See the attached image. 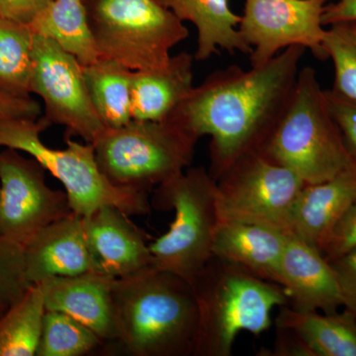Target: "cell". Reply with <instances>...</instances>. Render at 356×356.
Instances as JSON below:
<instances>
[{
	"label": "cell",
	"instance_id": "obj_7",
	"mask_svg": "<svg viewBox=\"0 0 356 356\" xmlns=\"http://www.w3.org/2000/svg\"><path fill=\"white\" fill-rule=\"evenodd\" d=\"M199 139L170 118L105 128L92 143L98 165L118 186L149 191L191 168Z\"/></svg>",
	"mask_w": 356,
	"mask_h": 356
},
{
	"label": "cell",
	"instance_id": "obj_24",
	"mask_svg": "<svg viewBox=\"0 0 356 356\" xmlns=\"http://www.w3.org/2000/svg\"><path fill=\"white\" fill-rule=\"evenodd\" d=\"M46 306L40 284H31L0 316V356H36Z\"/></svg>",
	"mask_w": 356,
	"mask_h": 356
},
{
	"label": "cell",
	"instance_id": "obj_33",
	"mask_svg": "<svg viewBox=\"0 0 356 356\" xmlns=\"http://www.w3.org/2000/svg\"><path fill=\"white\" fill-rule=\"evenodd\" d=\"M42 107L32 97H17L0 90V119H39Z\"/></svg>",
	"mask_w": 356,
	"mask_h": 356
},
{
	"label": "cell",
	"instance_id": "obj_15",
	"mask_svg": "<svg viewBox=\"0 0 356 356\" xmlns=\"http://www.w3.org/2000/svg\"><path fill=\"white\" fill-rule=\"evenodd\" d=\"M116 278L96 271L58 276L38 283L46 310L67 314L102 341H117L114 284Z\"/></svg>",
	"mask_w": 356,
	"mask_h": 356
},
{
	"label": "cell",
	"instance_id": "obj_34",
	"mask_svg": "<svg viewBox=\"0 0 356 356\" xmlns=\"http://www.w3.org/2000/svg\"><path fill=\"white\" fill-rule=\"evenodd\" d=\"M267 356H313L305 343L291 330L276 327V339L273 350L261 351Z\"/></svg>",
	"mask_w": 356,
	"mask_h": 356
},
{
	"label": "cell",
	"instance_id": "obj_37",
	"mask_svg": "<svg viewBox=\"0 0 356 356\" xmlns=\"http://www.w3.org/2000/svg\"><path fill=\"white\" fill-rule=\"evenodd\" d=\"M84 1H88V0H84Z\"/></svg>",
	"mask_w": 356,
	"mask_h": 356
},
{
	"label": "cell",
	"instance_id": "obj_30",
	"mask_svg": "<svg viewBox=\"0 0 356 356\" xmlns=\"http://www.w3.org/2000/svg\"><path fill=\"white\" fill-rule=\"evenodd\" d=\"M325 95L346 149L356 165V102L334 95L330 89H325Z\"/></svg>",
	"mask_w": 356,
	"mask_h": 356
},
{
	"label": "cell",
	"instance_id": "obj_12",
	"mask_svg": "<svg viewBox=\"0 0 356 356\" xmlns=\"http://www.w3.org/2000/svg\"><path fill=\"white\" fill-rule=\"evenodd\" d=\"M330 0H245L241 35L252 48V67H259L293 46L325 60V7Z\"/></svg>",
	"mask_w": 356,
	"mask_h": 356
},
{
	"label": "cell",
	"instance_id": "obj_14",
	"mask_svg": "<svg viewBox=\"0 0 356 356\" xmlns=\"http://www.w3.org/2000/svg\"><path fill=\"white\" fill-rule=\"evenodd\" d=\"M277 284L289 305L300 311L334 313L343 299L331 262L313 245L290 234L281 259Z\"/></svg>",
	"mask_w": 356,
	"mask_h": 356
},
{
	"label": "cell",
	"instance_id": "obj_20",
	"mask_svg": "<svg viewBox=\"0 0 356 356\" xmlns=\"http://www.w3.org/2000/svg\"><path fill=\"white\" fill-rule=\"evenodd\" d=\"M182 22H191L197 30L194 58L208 60L219 50L250 56L252 48L243 40L238 26L241 18L232 10L229 0H159Z\"/></svg>",
	"mask_w": 356,
	"mask_h": 356
},
{
	"label": "cell",
	"instance_id": "obj_29",
	"mask_svg": "<svg viewBox=\"0 0 356 356\" xmlns=\"http://www.w3.org/2000/svg\"><path fill=\"white\" fill-rule=\"evenodd\" d=\"M356 248V197L343 213L327 238L322 254L332 261Z\"/></svg>",
	"mask_w": 356,
	"mask_h": 356
},
{
	"label": "cell",
	"instance_id": "obj_17",
	"mask_svg": "<svg viewBox=\"0 0 356 356\" xmlns=\"http://www.w3.org/2000/svg\"><path fill=\"white\" fill-rule=\"evenodd\" d=\"M290 234L259 222L220 218L213 257L277 284L280 261Z\"/></svg>",
	"mask_w": 356,
	"mask_h": 356
},
{
	"label": "cell",
	"instance_id": "obj_35",
	"mask_svg": "<svg viewBox=\"0 0 356 356\" xmlns=\"http://www.w3.org/2000/svg\"><path fill=\"white\" fill-rule=\"evenodd\" d=\"M356 20V0H336L327 2L323 23L325 27L334 23Z\"/></svg>",
	"mask_w": 356,
	"mask_h": 356
},
{
	"label": "cell",
	"instance_id": "obj_10",
	"mask_svg": "<svg viewBox=\"0 0 356 356\" xmlns=\"http://www.w3.org/2000/svg\"><path fill=\"white\" fill-rule=\"evenodd\" d=\"M30 93L44 103L49 125L64 126L65 137L92 144L105 126L96 113L84 79L83 65L50 39L35 35Z\"/></svg>",
	"mask_w": 356,
	"mask_h": 356
},
{
	"label": "cell",
	"instance_id": "obj_2",
	"mask_svg": "<svg viewBox=\"0 0 356 356\" xmlns=\"http://www.w3.org/2000/svg\"><path fill=\"white\" fill-rule=\"evenodd\" d=\"M117 341L133 356L194 355L198 307L193 287L149 266L114 284Z\"/></svg>",
	"mask_w": 356,
	"mask_h": 356
},
{
	"label": "cell",
	"instance_id": "obj_36",
	"mask_svg": "<svg viewBox=\"0 0 356 356\" xmlns=\"http://www.w3.org/2000/svg\"><path fill=\"white\" fill-rule=\"evenodd\" d=\"M6 310V309L4 308V307H2L1 305H0V316H1L2 313H3V312Z\"/></svg>",
	"mask_w": 356,
	"mask_h": 356
},
{
	"label": "cell",
	"instance_id": "obj_21",
	"mask_svg": "<svg viewBox=\"0 0 356 356\" xmlns=\"http://www.w3.org/2000/svg\"><path fill=\"white\" fill-rule=\"evenodd\" d=\"M275 325L294 332L313 356H356V315L346 309L327 314L285 305Z\"/></svg>",
	"mask_w": 356,
	"mask_h": 356
},
{
	"label": "cell",
	"instance_id": "obj_8",
	"mask_svg": "<svg viewBox=\"0 0 356 356\" xmlns=\"http://www.w3.org/2000/svg\"><path fill=\"white\" fill-rule=\"evenodd\" d=\"M100 58L136 70L161 67L189 31L159 0H88Z\"/></svg>",
	"mask_w": 356,
	"mask_h": 356
},
{
	"label": "cell",
	"instance_id": "obj_18",
	"mask_svg": "<svg viewBox=\"0 0 356 356\" xmlns=\"http://www.w3.org/2000/svg\"><path fill=\"white\" fill-rule=\"evenodd\" d=\"M356 197V168L317 184H306L293 205L289 231L322 252L332 229Z\"/></svg>",
	"mask_w": 356,
	"mask_h": 356
},
{
	"label": "cell",
	"instance_id": "obj_9",
	"mask_svg": "<svg viewBox=\"0 0 356 356\" xmlns=\"http://www.w3.org/2000/svg\"><path fill=\"white\" fill-rule=\"evenodd\" d=\"M220 218L289 232L293 205L305 184L264 152L247 154L216 179Z\"/></svg>",
	"mask_w": 356,
	"mask_h": 356
},
{
	"label": "cell",
	"instance_id": "obj_16",
	"mask_svg": "<svg viewBox=\"0 0 356 356\" xmlns=\"http://www.w3.org/2000/svg\"><path fill=\"white\" fill-rule=\"evenodd\" d=\"M23 254L30 284L95 269L83 217L76 213L40 229L23 245Z\"/></svg>",
	"mask_w": 356,
	"mask_h": 356
},
{
	"label": "cell",
	"instance_id": "obj_4",
	"mask_svg": "<svg viewBox=\"0 0 356 356\" xmlns=\"http://www.w3.org/2000/svg\"><path fill=\"white\" fill-rule=\"evenodd\" d=\"M50 127L42 118L0 119V147L29 154L65 187L72 212L88 217L104 206H114L130 216L151 209L147 192L114 184L102 172L95 147L65 137V149H53L42 140Z\"/></svg>",
	"mask_w": 356,
	"mask_h": 356
},
{
	"label": "cell",
	"instance_id": "obj_22",
	"mask_svg": "<svg viewBox=\"0 0 356 356\" xmlns=\"http://www.w3.org/2000/svg\"><path fill=\"white\" fill-rule=\"evenodd\" d=\"M29 26L35 35L55 42L83 65L100 58L84 0H51Z\"/></svg>",
	"mask_w": 356,
	"mask_h": 356
},
{
	"label": "cell",
	"instance_id": "obj_23",
	"mask_svg": "<svg viewBox=\"0 0 356 356\" xmlns=\"http://www.w3.org/2000/svg\"><path fill=\"white\" fill-rule=\"evenodd\" d=\"M84 79L96 113L105 128H117L132 120L133 70L109 58L83 65Z\"/></svg>",
	"mask_w": 356,
	"mask_h": 356
},
{
	"label": "cell",
	"instance_id": "obj_3",
	"mask_svg": "<svg viewBox=\"0 0 356 356\" xmlns=\"http://www.w3.org/2000/svg\"><path fill=\"white\" fill-rule=\"evenodd\" d=\"M191 285L198 307L193 356H231L241 332L264 334L274 309L289 304L280 285L215 257Z\"/></svg>",
	"mask_w": 356,
	"mask_h": 356
},
{
	"label": "cell",
	"instance_id": "obj_1",
	"mask_svg": "<svg viewBox=\"0 0 356 356\" xmlns=\"http://www.w3.org/2000/svg\"><path fill=\"white\" fill-rule=\"evenodd\" d=\"M305 51L293 46L259 67L216 70L170 117L197 139L209 136L215 180L243 156L264 151L291 102Z\"/></svg>",
	"mask_w": 356,
	"mask_h": 356
},
{
	"label": "cell",
	"instance_id": "obj_11",
	"mask_svg": "<svg viewBox=\"0 0 356 356\" xmlns=\"http://www.w3.org/2000/svg\"><path fill=\"white\" fill-rule=\"evenodd\" d=\"M72 213L67 193L47 184L46 170L36 159L9 147L0 152V235L23 247Z\"/></svg>",
	"mask_w": 356,
	"mask_h": 356
},
{
	"label": "cell",
	"instance_id": "obj_27",
	"mask_svg": "<svg viewBox=\"0 0 356 356\" xmlns=\"http://www.w3.org/2000/svg\"><path fill=\"white\" fill-rule=\"evenodd\" d=\"M325 57L334 64V95L356 102V20L334 23L325 28Z\"/></svg>",
	"mask_w": 356,
	"mask_h": 356
},
{
	"label": "cell",
	"instance_id": "obj_32",
	"mask_svg": "<svg viewBox=\"0 0 356 356\" xmlns=\"http://www.w3.org/2000/svg\"><path fill=\"white\" fill-rule=\"evenodd\" d=\"M51 0H0V17L28 24Z\"/></svg>",
	"mask_w": 356,
	"mask_h": 356
},
{
	"label": "cell",
	"instance_id": "obj_19",
	"mask_svg": "<svg viewBox=\"0 0 356 356\" xmlns=\"http://www.w3.org/2000/svg\"><path fill=\"white\" fill-rule=\"evenodd\" d=\"M194 60L193 55L182 51L172 56L161 67L133 72L131 95L133 120L170 119L194 88Z\"/></svg>",
	"mask_w": 356,
	"mask_h": 356
},
{
	"label": "cell",
	"instance_id": "obj_28",
	"mask_svg": "<svg viewBox=\"0 0 356 356\" xmlns=\"http://www.w3.org/2000/svg\"><path fill=\"white\" fill-rule=\"evenodd\" d=\"M30 285L22 245L0 235V305L8 308Z\"/></svg>",
	"mask_w": 356,
	"mask_h": 356
},
{
	"label": "cell",
	"instance_id": "obj_31",
	"mask_svg": "<svg viewBox=\"0 0 356 356\" xmlns=\"http://www.w3.org/2000/svg\"><path fill=\"white\" fill-rule=\"evenodd\" d=\"M329 261L337 274L343 308L356 315V248Z\"/></svg>",
	"mask_w": 356,
	"mask_h": 356
},
{
	"label": "cell",
	"instance_id": "obj_13",
	"mask_svg": "<svg viewBox=\"0 0 356 356\" xmlns=\"http://www.w3.org/2000/svg\"><path fill=\"white\" fill-rule=\"evenodd\" d=\"M83 222L93 271L118 280L153 266L146 234L134 224L127 213L114 206H104L83 217Z\"/></svg>",
	"mask_w": 356,
	"mask_h": 356
},
{
	"label": "cell",
	"instance_id": "obj_25",
	"mask_svg": "<svg viewBox=\"0 0 356 356\" xmlns=\"http://www.w3.org/2000/svg\"><path fill=\"white\" fill-rule=\"evenodd\" d=\"M35 34L28 24L0 17V90L30 97Z\"/></svg>",
	"mask_w": 356,
	"mask_h": 356
},
{
	"label": "cell",
	"instance_id": "obj_26",
	"mask_svg": "<svg viewBox=\"0 0 356 356\" xmlns=\"http://www.w3.org/2000/svg\"><path fill=\"white\" fill-rule=\"evenodd\" d=\"M103 343L95 332L67 314L46 310L36 356H83Z\"/></svg>",
	"mask_w": 356,
	"mask_h": 356
},
{
	"label": "cell",
	"instance_id": "obj_6",
	"mask_svg": "<svg viewBox=\"0 0 356 356\" xmlns=\"http://www.w3.org/2000/svg\"><path fill=\"white\" fill-rule=\"evenodd\" d=\"M154 205L175 211V219L149 243L153 266L191 283L213 257L220 219L216 180L202 166L188 168L156 186Z\"/></svg>",
	"mask_w": 356,
	"mask_h": 356
},
{
	"label": "cell",
	"instance_id": "obj_5",
	"mask_svg": "<svg viewBox=\"0 0 356 356\" xmlns=\"http://www.w3.org/2000/svg\"><path fill=\"white\" fill-rule=\"evenodd\" d=\"M262 152L305 184L356 168L313 67L300 70L289 106Z\"/></svg>",
	"mask_w": 356,
	"mask_h": 356
}]
</instances>
